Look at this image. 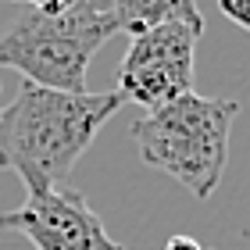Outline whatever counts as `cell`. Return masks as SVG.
Wrapping results in <instances>:
<instances>
[{"label": "cell", "mask_w": 250, "mask_h": 250, "mask_svg": "<svg viewBox=\"0 0 250 250\" xmlns=\"http://www.w3.org/2000/svg\"><path fill=\"white\" fill-rule=\"evenodd\" d=\"M118 107L122 97L115 89L61 93L21 83L18 97L0 107V168L18 172L25 186L68 183L75 161Z\"/></svg>", "instance_id": "cell-1"}, {"label": "cell", "mask_w": 250, "mask_h": 250, "mask_svg": "<svg viewBox=\"0 0 250 250\" xmlns=\"http://www.w3.org/2000/svg\"><path fill=\"white\" fill-rule=\"evenodd\" d=\"M236 115L240 100L232 97L186 93L136 118L132 140L150 168L172 175L197 200H208L229 165V132Z\"/></svg>", "instance_id": "cell-2"}, {"label": "cell", "mask_w": 250, "mask_h": 250, "mask_svg": "<svg viewBox=\"0 0 250 250\" xmlns=\"http://www.w3.org/2000/svg\"><path fill=\"white\" fill-rule=\"evenodd\" d=\"M118 32L115 15H40L25 11L0 36V68H15L25 83L61 93H86V68Z\"/></svg>", "instance_id": "cell-3"}, {"label": "cell", "mask_w": 250, "mask_h": 250, "mask_svg": "<svg viewBox=\"0 0 250 250\" xmlns=\"http://www.w3.org/2000/svg\"><path fill=\"white\" fill-rule=\"evenodd\" d=\"M200 32L189 25H157L143 36H132L118 68L122 100H132L146 111L165 107L193 93V50Z\"/></svg>", "instance_id": "cell-4"}, {"label": "cell", "mask_w": 250, "mask_h": 250, "mask_svg": "<svg viewBox=\"0 0 250 250\" xmlns=\"http://www.w3.org/2000/svg\"><path fill=\"white\" fill-rule=\"evenodd\" d=\"M25 204L0 214V229L21 232L36 250H115L104 222L79 189L25 186Z\"/></svg>", "instance_id": "cell-5"}, {"label": "cell", "mask_w": 250, "mask_h": 250, "mask_svg": "<svg viewBox=\"0 0 250 250\" xmlns=\"http://www.w3.org/2000/svg\"><path fill=\"white\" fill-rule=\"evenodd\" d=\"M118 32L143 36L157 25H189L204 32V15L197 11V0H111Z\"/></svg>", "instance_id": "cell-6"}, {"label": "cell", "mask_w": 250, "mask_h": 250, "mask_svg": "<svg viewBox=\"0 0 250 250\" xmlns=\"http://www.w3.org/2000/svg\"><path fill=\"white\" fill-rule=\"evenodd\" d=\"M15 4H29V11L61 18V15H115L111 0H15Z\"/></svg>", "instance_id": "cell-7"}, {"label": "cell", "mask_w": 250, "mask_h": 250, "mask_svg": "<svg viewBox=\"0 0 250 250\" xmlns=\"http://www.w3.org/2000/svg\"><path fill=\"white\" fill-rule=\"evenodd\" d=\"M218 11L232 21V25L250 32V0H218Z\"/></svg>", "instance_id": "cell-8"}, {"label": "cell", "mask_w": 250, "mask_h": 250, "mask_svg": "<svg viewBox=\"0 0 250 250\" xmlns=\"http://www.w3.org/2000/svg\"><path fill=\"white\" fill-rule=\"evenodd\" d=\"M165 250H200V243L193 240V236H172Z\"/></svg>", "instance_id": "cell-9"}]
</instances>
